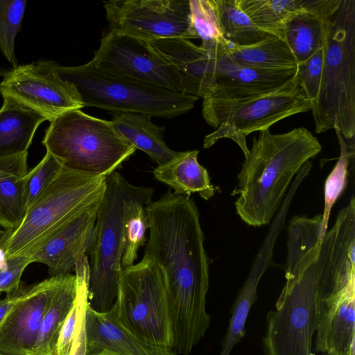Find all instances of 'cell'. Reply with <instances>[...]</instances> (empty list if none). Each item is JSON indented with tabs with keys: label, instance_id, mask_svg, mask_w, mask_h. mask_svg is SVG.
I'll list each match as a JSON object with an SVG mask.
<instances>
[{
	"label": "cell",
	"instance_id": "obj_9",
	"mask_svg": "<svg viewBox=\"0 0 355 355\" xmlns=\"http://www.w3.org/2000/svg\"><path fill=\"white\" fill-rule=\"evenodd\" d=\"M105 184L97 213L94 241L88 253L91 261L87 302L98 313L109 311L116 298L124 244L123 207L135 187L116 171L106 178Z\"/></svg>",
	"mask_w": 355,
	"mask_h": 355
},
{
	"label": "cell",
	"instance_id": "obj_20",
	"mask_svg": "<svg viewBox=\"0 0 355 355\" xmlns=\"http://www.w3.org/2000/svg\"><path fill=\"white\" fill-rule=\"evenodd\" d=\"M27 159L28 152L0 158V225L10 232L21 224L28 209Z\"/></svg>",
	"mask_w": 355,
	"mask_h": 355
},
{
	"label": "cell",
	"instance_id": "obj_7",
	"mask_svg": "<svg viewBox=\"0 0 355 355\" xmlns=\"http://www.w3.org/2000/svg\"><path fill=\"white\" fill-rule=\"evenodd\" d=\"M332 239L331 229L322 240L319 255L300 274L286 278L275 311L266 316L262 339L265 355H308L316 329L317 300Z\"/></svg>",
	"mask_w": 355,
	"mask_h": 355
},
{
	"label": "cell",
	"instance_id": "obj_19",
	"mask_svg": "<svg viewBox=\"0 0 355 355\" xmlns=\"http://www.w3.org/2000/svg\"><path fill=\"white\" fill-rule=\"evenodd\" d=\"M279 233V227L271 226L256 254L250 273L233 304L231 317L226 334L221 343L219 355H230L236 344L245 336L246 320L257 298L259 282L270 264L275 244Z\"/></svg>",
	"mask_w": 355,
	"mask_h": 355
},
{
	"label": "cell",
	"instance_id": "obj_36",
	"mask_svg": "<svg viewBox=\"0 0 355 355\" xmlns=\"http://www.w3.org/2000/svg\"><path fill=\"white\" fill-rule=\"evenodd\" d=\"M76 277L78 318L71 355H86L85 307L88 300L89 276L79 274Z\"/></svg>",
	"mask_w": 355,
	"mask_h": 355
},
{
	"label": "cell",
	"instance_id": "obj_17",
	"mask_svg": "<svg viewBox=\"0 0 355 355\" xmlns=\"http://www.w3.org/2000/svg\"><path fill=\"white\" fill-rule=\"evenodd\" d=\"M101 202L62 227L30 257L31 262L46 265L51 277L70 275L77 261L88 254L92 247Z\"/></svg>",
	"mask_w": 355,
	"mask_h": 355
},
{
	"label": "cell",
	"instance_id": "obj_28",
	"mask_svg": "<svg viewBox=\"0 0 355 355\" xmlns=\"http://www.w3.org/2000/svg\"><path fill=\"white\" fill-rule=\"evenodd\" d=\"M154 190L135 186L126 199L123 213V251L122 268L132 266L138 257L139 249L146 243V232L149 221L146 205L151 200Z\"/></svg>",
	"mask_w": 355,
	"mask_h": 355
},
{
	"label": "cell",
	"instance_id": "obj_8",
	"mask_svg": "<svg viewBox=\"0 0 355 355\" xmlns=\"http://www.w3.org/2000/svg\"><path fill=\"white\" fill-rule=\"evenodd\" d=\"M110 311L141 340L173 349L166 282L151 260L143 257L138 263L122 268L116 298Z\"/></svg>",
	"mask_w": 355,
	"mask_h": 355
},
{
	"label": "cell",
	"instance_id": "obj_21",
	"mask_svg": "<svg viewBox=\"0 0 355 355\" xmlns=\"http://www.w3.org/2000/svg\"><path fill=\"white\" fill-rule=\"evenodd\" d=\"M150 43L162 57L200 85L202 98L210 93L214 87V60L207 50L181 37Z\"/></svg>",
	"mask_w": 355,
	"mask_h": 355
},
{
	"label": "cell",
	"instance_id": "obj_3",
	"mask_svg": "<svg viewBox=\"0 0 355 355\" xmlns=\"http://www.w3.org/2000/svg\"><path fill=\"white\" fill-rule=\"evenodd\" d=\"M106 178L62 167L51 183L27 209L14 231L4 230L0 248L7 259L31 257L62 227L100 202Z\"/></svg>",
	"mask_w": 355,
	"mask_h": 355
},
{
	"label": "cell",
	"instance_id": "obj_6",
	"mask_svg": "<svg viewBox=\"0 0 355 355\" xmlns=\"http://www.w3.org/2000/svg\"><path fill=\"white\" fill-rule=\"evenodd\" d=\"M42 144L62 166L105 178L136 150L117 133L111 121L81 109L67 111L51 121Z\"/></svg>",
	"mask_w": 355,
	"mask_h": 355
},
{
	"label": "cell",
	"instance_id": "obj_35",
	"mask_svg": "<svg viewBox=\"0 0 355 355\" xmlns=\"http://www.w3.org/2000/svg\"><path fill=\"white\" fill-rule=\"evenodd\" d=\"M324 46L303 62L297 64V83L312 104L315 101L321 82Z\"/></svg>",
	"mask_w": 355,
	"mask_h": 355
},
{
	"label": "cell",
	"instance_id": "obj_29",
	"mask_svg": "<svg viewBox=\"0 0 355 355\" xmlns=\"http://www.w3.org/2000/svg\"><path fill=\"white\" fill-rule=\"evenodd\" d=\"M242 10L262 31L283 39L284 22L303 12L313 13L315 0H238Z\"/></svg>",
	"mask_w": 355,
	"mask_h": 355
},
{
	"label": "cell",
	"instance_id": "obj_30",
	"mask_svg": "<svg viewBox=\"0 0 355 355\" xmlns=\"http://www.w3.org/2000/svg\"><path fill=\"white\" fill-rule=\"evenodd\" d=\"M216 3L223 35L231 44L250 46L273 36L255 26L238 0H216Z\"/></svg>",
	"mask_w": 355,
	"mask_h": 355
},
{
	"label": "cell",
	"instance_id": "obj_4",
	"mask_svg": "<svg viewBox=\"0 0 355 355\" xmlns=\"http://www.w3.org/2000/svg\"><path fill=\"white\" fill-rule=\"evenodd\" d=\"M40 61L74 87L83 107L100 108L112 114L135 112L171 119L190 111L199 98L105 71L91 60L76 67Z\"/></svg>",
	"mask_w": 355,
	"mask_h": 355
},
{
	"label": "cell",
	"instance_id": "obj_42",
	"mask_svg": "<svg viewBox=\"0 0 355 355\" xmlns=\"http://www.w3.org/2000/svg\"><path fill=\"white\" fill-rule=\"evenodd\" d=\"M308 355H316L315 354L313 353L312 352H310Z\"/></svg>",
	"mask_w": 355,
	"mask_h": 355
},
{
	"label": "cell",
	"instance_id": "obj_23",
	"mask_svg": "<svg viewBox=\"0 0 355 355\" xmlns=\"http://www.w3.org/2000/svg\"><path fill=\"white\" fill-rule=\"evenodd\" d=\"M198 153L197 150L179 152L172 159L154 169L155 178L168 185L176 193H198L206 200L211 199L216 189L207 168L198 161Z\"/></svg>",
	"mask_w": 355,
	"mask_h": 355
},
{
	"label": "cell",
	"instance_id": "obj_11",
	"mask_svg": "<svg viewBox=\"0 0 355 355\" xmlns=\"http://www.w3.org/2000/svg\"><path fill=\"white\" fill-rule=\"evenodd\" d=\"M91 61L113 74L202 98L200 85L162 57L148 42L109 31L101 39Z\"/></svg>",
	"mask_w": 355,
	"mask_h": 355
},
{
	"label": "cell",
	"instance_id": "obj_43",
	"mask_svg": "<svg viewBox=\"0 0 355 355\" xmlns=\"http://www.w3.org/2000/svg\"><path fill=\"white\" fill-rule=\"evenodd\" d=\"M0 355H6V354H0Z\"/></svg>",
	"mask_w": 355,
	"mask_h": 355
},
{
	"label": "cell",
	"instance_id": "obj_15",
	"mask_svg": "<svg viewBox=\"0 0 355 355\" xmlns=\"http://www.w3.org/2000/svg\"><path fill=\"white\" fill-rule=\"evenodd\" d=\"M55 277L25 287L19 300L0 323V354L31 355Z\"/></svg>",
	"mask_w": 355,
	"mask_h": 355
},
{
	"label": "cell",
	"instance_id": "obj_32",
	"mask_svg": "<svg viewBox=\"0 0 355 355\" xmlns=\"http://www.w3.org/2000/svg\"><path fill=\"white\" fill-rule=\"evenodd\" d=\"M26 0H0V52L15 69L19 66L15 42L21 30Z\"/></svg>",
	"mask_w": 355,
	"mask_h": 355
},
{
	"label": "cell",
	"instance_id": "obj_34",
	"mask_svg": "<svg viewBox=\"0 0 355 355\" xmlns=\"http://www.w3.org/2000/svg\"><path fill=\"white\" fill-rule=\"evenodd\" d=\"M62 167L55 157L46 152L39 164L28 172L25 185L28 209L51 183Z\"/></svg>",
	"mask_w": 355,
	"mask_h": 355
},
{
	"label": "cell",
	"instance_id": "obj_26",
	"mask_svg": "<svg viewBox=\"0 0 355 355\" xmlns=\"http://www.w3.org/2000/svg\"><path fill=\"white\" fill-rule=\"evenodd\" d=\"M225 50L236 64L251 69L279 71L297 67L286 42L276 36L250 46H239L229 42Z\"/></svg>",
	"mask_w": 355,
	"mask_h": 355
},
{
	"label": "cell",
	"instance_id": "obj_33",
	"mask_svg": "<svg viewBox=\"0 0 355 355\" xmlns=\"http://www.w3.org/2000/svg\"><path fill=\"white\" fill-rule=\"evenodd\" d=\"M340 145L339 158L326 179L324 184V207L322 214L320 239H322L327 231L331 209L342 194L347 184L349 153L341 133L335 130Z\"/></svg>",
	"mask_w": 355,
	"mask_h": 355
},
{
	"label": "cell",
	"instance_id": "obj_31",
	"mask_svg": "<svg viewBox=\"0 0 355 355\" xmlns=\"http://www.w3.org/2000/svg\"><path fill=\"white\" fill-rule=\"evenodd\" d=\"M189 8L191 28L197 39L202 40V48L211 53L228 42L221 29L216 0H189Z\"/></svg>",
	"mask_w": 355,
	"mask_h": 355
},
{
	"label": "cell",
	"instance_id": "obj_13",
	"mask_svg": "<svg viewBox=\"0 0 355 355\" xmlns=\"http://www.w3.org/2000/svg\"><path fill=\"white\" fill-rule=\"evenodd\" d=\"M0 94L50 122L67 111L83 107L74 87L40 60L9 70L0 83Z\"/></svg>",
	"mask_w": 355,
	"mask_h": 355
},
{
	"label": "cell",
	"instance_id": "obj_1",
	"mask_svg": "<svg viewBox=\"0 0 355 355\" xmlns=\"http://www.w3.org/2000/svg\"><path fill=\"white\" fill-rule=\"evenodd\" d=\"M149 238L144 257L165 279L173 350L188 355L210 324L206 311L209 262L198 207L189 196L168 191L146 205Z\"/></svg>",
	"mask_w": 355,
	"mask_h": 355
},
{
	"label": "cell",
	"instance_id": "obj_12",
	"mask_svg": "<svg viewBox=\"0 0 355 355\" xmlns=\"http://www.w3.org/2000/svg\"><path fill=\"white\" fill-rule=\"evenodd\" d=\"M110 31L146 42L197 39L189 0H112L104 2Z\"/></svg>",
	"mask_w": 355,
	"mask_h": 355
},
{
	"label": "cell",
	"instance_id": "obj_10",
	"mask_svg": "<svg viewBox=\"0 0 355 355\" xmlns=\"http://www.w3.org/2000/svg\"><path fill=\"white\" fill-rule=\"evenodd\" d=\"M313 104L297 81L281 89L241 101L203 98L202 116L216 128L205 136L207 148L218 140H233L246 156V137L255 131L269 130L274 123L292 115L311 110Z\"/></svg>",
	"mask_w": 355,
	"mask_h": 355
},
{
	"label": "cell",
	"instance_id": "obj_18",
	"mask_svg": "<svg viewBox=\"0 0 355 355\" xmlns=\"http://www.w3.org/2000/svg\"><path fill=\"white\" fill-rule=\"evenodd\" d=\"M86 355H177L171 349L146 342L122 326L109 311L85 307Z\"/></svg>",
	"mask_w": 355,
	"mask_h": 355
},
{
	"label": "cell",
	"instance_id": "obj_22",
	"mask_svg": "<svg viewBox=\"0 0 355 355\" xmlns=\"http://www.w3.org/2000/svg\"><path fill=\"white\" fill-rule=\"evenodd\" d=\"M47 121L37 111L10 98L0 108V158L28 152L39 125Z\"/></svg>",
	"mask_w": 355,
	"mask_h": 355
},
{
	"label": "cell",
	"instance_id": "obj_14",
	"mask_svg": "<svg viewBox=\"0 0 355 355\" xmlns=\"http://www.w3.org/2000/svg\"><path fill=\"white\" fill-rule=\"evenodd\" d=\"M226 44L218 46L209 53L214 60V87L204 98L224 101L245 100L281 89L297 81V67L279 71L242 67L227 54L225 50Z\"/></svg>",
	"mask_w": 355,
	"mask_h": 355
},
{
	"label": "cell",
	"instance_id": "obj_5",
	"mask_svg": "<svg viewBox=\"0 0 355 355\" xmlns=\"http://www.w3.org/2000/svg\"><path fill=\"white\" fill-rule=\"evenodd\" d=\"M315 131L355 134V0H341L332 15L324 46L318 94L312 106Z\"/></svg>",
	"mask_w": 355,
	"mask_h": 355
},
{
	"label": "cell",
	"instance_id": "obj_39",
	"mask_svg": "<svg viewBox=\"0 0 355 355\" xmlns=\"http://www.w3.org/2000/svg\"><path fill=\"white\" fill-rule=\"evenodd\" d=\"M24 289L25 287L20 286L16 291L6 293V296L4 298H0V323L8 311L19 300L24 292Z\"/></svg>",
	"mask_w": 355,
	"mask_h": 355
},
{
	"label": "cell",
	"instance_id": "obj_40",
	"mask_svg": "<svg viewBox=\"0 0 355 355\" xmlns=\"http://www.w3.org/2000/svg\"><path fill=\"white\" fill-rule=\"evenodd\" d=\"M8 69H4L0 66V77H4L8 72Z\"/></svg>",
	"mask_w": 355,
	"mask_h": 355
},
{
	"label": "cell",
	"instance_id": "obj_16",
	"mask_svg": "<svg viewBox=\"0 0 355 355\" xmlns=\"http://www.w3.org/2000/svg\"><path fill=\"white\" fill-rule=\"evenodd\" d=\"M314 349L326 355L355 354V282L318 297Z\"/></svg>",
	"mask_w": 355,
	"mask_h": 355
},
{
	"label": "cell",
	"instance_id": "obj_38",
	"mask_svg": "<svg viewBox=\"0 0 355 355\" xmlns=\"http://www.w3.org/2000/svg\"><path fill=\"white\" fill-rule=\"evenodd\" d=\"M78 318L76 302L67 316L57 343V355H71Z\"/></svg>",
	"mask_w": 355,
	"mask_h": 355
},
{
	"label": "cell",
	"instance_id": "obj_27",
	"mask_svg": "<svg viewBox=\"0 0 355 355\" xmlns=\"http://www.w3.org/2000/svg\"><path fill=\"white\" fill-rule=\"evenodd\" d=\"M331 17L303 12L291 16L284 22L283 40L297 64L324 46Z\"/></svg>",
	"mask_w": 355,
	"mask_h": 355
},
{
	"label": "cell",
	"instance_id": "obj_37",
	"mask_svg": "<svg viewBox=\"0 0 355 355\" xmlns=\"http://www.w3.org/2000/svg\"><path fill=\"white\" fill-rule=\"evenodd\" d=\"M30 263L31 258L27 257L8 259L7 266L0 268V295L3 292H13L20 287L22 274Z\"/></svg>",
	"mask_w": 355,
	"mask_h": 355
},
{
	"label": "cell",
	"instance_id": "obj_24",
	"mask_svg": "<svg viewBox=\"0 0 355 355\" xmlns=\"http://www.w3.org/2000/svg\"><path fill=\"white\" fill-rule=\"evenodd\" d=\"M77 294L75 275L55 277L49 305L43 316L31 355H57L58 336Z\"/></svg>",
	"mask_w": 355,
	"mask_h": 355
},
{
	"label": "cell",
	"instance_id": "obj_25",
	"mask_svg": "<svg viewBox=\"0 0 355 355\" xmlns=\"http://www.w3.org/2000/svg\"><path fill=\"white\" fill-rule=\"evenodd\" d=\"M111 120L117 133L136 150L146 153L158 165L163 164L179 152L170 148L163 138L164 128L154 124L147 114L123 112L112 114Z\"/></svg>",
	"mask_w": 355,
	"mask_h": 355
},
{
	"label": "cell",
	"instance_id": "obj_41",
	"mask_svg": "<svg viewBox=\"0 0 355 355\" xmlns=\"http://www.w3.org/2000/svg\"><path fill=\"white\" fill-rule=\"evenodd\" d=\"M3 233H4V231L0 230V239H1V236H3Z\"/></svg>",
	"mask_w": 355,
	"mask_h": 355
},
{
	"label": "cell",
	"instance_id": "obj_2",
	"mask_svg": "<svg viewBox=\"0 0 355 355\" xmlns=\"http://www.w3.org/2000/svg\"><path fill=\"white\" fill-rule=\"evenodd\" d=\"M321 150L318 139L305 128L281 134L260 131L245 156L232 193L239 196L234 205L241 220L253 227L269 224L294 176Z\"/></svg>",
	"mask_w": 355,
	"mask_h": 355
}]
</instances>
